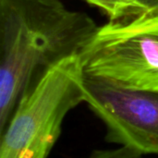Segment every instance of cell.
<instances>
[{"label":"cell","instance_id":"1","mask_svg":"<svg viewBox=\"0 0 158 158\" xmlns=\"http://www.w3.org/2000/svg\"><path fill=\"white\" fill-rule=\"evenodd\" d=\"M99 26L61 0H0V131L25 91L59 62L78 56Z\"/></svg>","mask_w":158,"mask_h":158},{"label":"cell","instance_id":"2","mask_svg":"<svg viewBox=\"0 0 158 158\" xmlns=\"http://www.w3.org/2000/svg\"><path fill=\"white\" fill-rule=\"evenodd\" d=\"M80 55L43 72L25 91L1 135L0 158H47L67 114L84 102Z\"/></svg>","mask_w":158,"mask_h":158},{"label":"cell","instance_id":"3","mask_svg":"<svg viewBox=\"0 0 158 158\" xmlns=\"http://www.w3.org/2000/svg\"><path fill=\"white\" fill-rule=\"evenodd\" d=\"M80 57L86 75L129 90L158 92V10L99 26Z\"/></svg>","mask_w":158,"mask_h":158},{"label":"cell","instance_id":"4","mask_svg":"<svg viewBox=\"0 0 158 158\" xmlns=\"http://www.w3.org/2000/svg\"><path fill=\"white\" fill-rule=\"evenodd\" d=\"M83 89L84 102L106 126L108 142L158 154V92L129 90L86 74Z\"/></svg>","mask_w":158,"mask_h":158},{"label":"cell","instance_id":"5","mask_svg":"<svg viewBox=\"0 0 158 158\" xmlns=\"http://www.w3.org/2000/svg\"><path fill=\"white\" fill-rule=\"evenodd\" d=\"M89 4L95 6L105 11L110 20H117L130 16L128 7L121 0H86Z\"/></svg>","mask_w":158,"mask_h":158},{"label":"cell","instance_id":"6","mask_svg":"<svg viewBox=\"0 0 158 158\" xmlns=\"http://www.w3.org/2000/svg\"><path fill=\"white\" fill-rule=\"evenodd\" d=\"M89 158H144L143 155L139 152L127 147L121 146L112 150L95 151Z\"/></svg>","mask_w":158,"mask_h":158},{"label":"cell","instance_id":"7","mask_svg":"<svg viewBox=\"0 0 158 158\" xmlns=\"http://www.w3.org/2000/svg\"><path fill=\"white\" fill-rule=\"evenodd\" d=\"M155 10H158V0H138V14Z\"/></svg>","mask_w":158,"mask_h":158},{"label":"cell","instance_id":"8","mask_svg":"<svg viewBox=\"0 0 158 158\" xmlns=\"http://www.w3.org/2000/svg\"><path fill=\"white\" fill-rule=\"evenodd\" d=\"M124 5L128 7L130 16H135L138 14V0H121Z\"/></svg>","mask_w":158,"mask_h":158}]
</instances>
